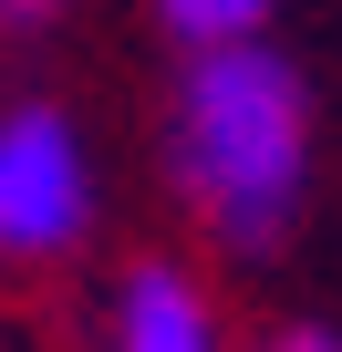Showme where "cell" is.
Here are the masks:
<instances>
[{"mask_svg":"<svg viewBox=\"0 0 342 352\" xmlns=\"http://www.w3.org/2000/svg\"><path fill=\"white\" fill-rule=\"evenodd\" d=\"M177 187L228 249H270L311 187V94L270 42L187 52L177 83Z\"/></svg>","mask_w":342,"mask_h":352,"instance_id":"1","label":"cell"},{"mask_svg":"<svg viewBox=\"0 0 342 352\" xmlns=\"http://www.w3.org/2000/svg\"><path fill=\"white\" fill-rule=\"evenodd\" d=\"M94 228V166L73 114L11 104L0 114V259H63Z\"/></svg>","mask_w":342,"mask_h":352,"instance_id":"2","label":"cell"},{"mask_svg":"<svg viewBox=\"0 0 342 352\" xmlns=\"http://www.w3.org/2000/svg\"><path fill=\"white\" fill-rule=\"evenodd\" d=\"M114 352H218V321H208L197 280L166 270V259H145L125 280V300H114Z\"/></svg>","mask_w":342,"mask_h":352,"instance_id":"3","label":"cell"},{"mask_svg":"<svg viewBox=\"0 0 342 352\" xmlns=\"http://www.w3.org/2000/svg\"><path fill=\"white\" fill-rule=\"evenodd\" d=\"M280 0H156V21L177 32L187 52H228V42H259Z\"/></svg>","mask_w":342,"mask_h":352,"instance_id":"4","label":"cell"},{"mask_svg":"<svg viewBox=\"0 0 342 352\" xmlns=\"http://www.w3.org/2000/svg\"><path fill=\"white\" fill-rule=\"evenodd\" d=\"M63 11V0H0V21H11V32H32V21H52Z\"/></svg>","mask_w":342,"mask_h":352,"instance_id":"5","label":"cell"},{"mask_svg":"<svg viewBox=\"0 0 342 352\" xmlns=\"http://www.w3.org/2000/svg\"><path fill=\"white\" fill-rule=\"evenodd\" d=\"M280 352H342L332 331H280Z\"/></svg>","mask_w":342,"mask_h":352,"instance_id":"6","label":"cell"}]
</instances>
